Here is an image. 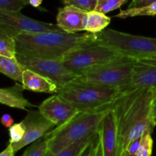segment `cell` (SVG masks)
Segmentation results:
<instances>
[{
  "mask_svg": "<svg viewBox=\"0 0 156 156\" xmlns=\"http://www.w3.org/2000/svg\"><path fill=\"white\" fill-rule=\"evenodd\" d=\"M156 91L134 88L123 91L111 105L118 130L120 154L127 146L145 133H152V101Z\"/></svg>",
  "mask_w": 156,
  "mask_h": 156,
  "instance_id": "cell-1",
  "label": "cell"
},
{
  "mask_svg": "<svg viewBox=\"0 0 156 156\" xmlns=\"http://www.w3.org/2000/svg\"><path fill=\"white\" fill-rule=\"evenodd\" d=\"M16 54L40 58L62 59L72 50L94 41L91 33L48 31L23 33L15 37Z\"/></svg>",
  "mask_w": 156,
  "mask_h": 156,
  "instance_id": "cell-2",
  "label": "cell"
},
{
  "mask_svg": "<svg viewBox=\"0 0 156 156\" xmlns=\"http://www.w3.org/2000/svg\"><path fill=\"white\" fill-rule=\"evenodd\" d=\"M123 92L118 88L73 80L59 87L56 94L79 112H90L109 108Z\"/></svg>",
  "mask_w": 156,
  "mask_h": 156,
  "instance_id": "cell-3",
  "label": "cell"
},
{
  "mask_svg": "<svg viewBox=\"0 0 156 156\" xmlns=\"http://www.w3.org/2000/svg\"><path fill=\"white\" fill-rule=\"evenodd\" d=\"M108 108L90 112H79L71 120L55 127L46 135L49 138L48 152L56 154L84 137L98 130L99 125Z\"/></svg>",
  "mask_w": 156,
  "mask_h": 156,
  "instance_id": "cell-4",
  "label": "cell"
},
{
  "mask_svg": "<svg viewBox=\"0 0 156 156\" xmlns=\"http://www.w3.org/2000/svg\"><path fill=\"white\" fill-rule=\"evenodd\" d=\"M137 60L128 56H120L117 59L100 66L88 70L78 76V82H88L101 86L128 91L132 82L134 66Z\"/></svg>",
  "mask_w": 156,
  "mask_h": 156,
  "instance_id": "cell-5",
  "label": "cell"
},
{
  "mask_svg": "<svg viewBox=\"0 0 156 156\" xmlns=\"http://www.w3.org/2000/svg\"><path fill=\"white\" fill-rule=\"evenodd\" d=\"M94 41L117 50L122 56L136 59L156 56V38L105 29L94 34Z\"/></svg>",
  "mask_w": 156,
  "mask_h": 156,
  "instance_id": "cell-6",
  "label": "cell"
},
{
  "mask_svg": "<svg viewBox=\"0 0 156 156\" xmlns=\"http://www.w3.org/2000/svg\"><path fill=\"white\" fill-rule=\"evenodd\" d=\"M120 56H123L111 47L92 41L72 50L64 55L62 61L69 71L78 76Z\"/></svg>",
  "mask_w": 156,
  "mask_h": 156,
  "instance_id": "cell-7",
  "label": "cell"
},
{
  "mask_svg": "<svg viewBox=\"0 0 156 156\" xmlns=\"http://www.w3.org/2000/svg\"><path fill=\"white\" fill-rule=\"evenodd\" d=\"M20 63L26 69L48 78L59 87L75 80L77 77L64 66L62 59L40 58L16 54Z\"/></svg>",
  "mask_w": 156,
  "mask_h": 156,
  "instance_id": "cell-8",
  "label": "cell"
},
{
  "mask_svg": "<svg viewBox=\"0 0 156 156\" xmlns=\"http://www.w3.org/2000/svg\"><path fill=\"white\" fill-rule=\"evenodd\" d=\"M0 30L13 37L23 33L63 31L56 24L37 21L18 11H0Z\"/></svg>",
  "mask_w": 156,
  "mask_h": 156,
  "instance_id": "cell-9",
  "label": "cell"
},
{
  "mask_svg": "<svg viewBox=\"0 0 156 156\" xmlns=\"http://www.w3.org/2000/svg\"><path fill=\"white\" fill-rule=\"evenodd\" d=\"M25 126V133L20 142L12 144L15 153L44 136L47 133L56 127L54 124L47 120L39 110L30 111L22 120Z\"/></svg>",
  "mask_w": 156,
  "mask_h": 156,
  "instance_id": "cell-10",
  "label": "cell"
},
{
  "mask_svg": "<svg viewBox=\"0 0 156 156\" xmlns=\"http://www.w3.org/2000/svg\"><path fill=\"white\" fill-rule=\"evenodd\" d=\"M38 110L56 127L63 126L79 112L73 105L56 94L44 100Z\"/></svg>",
  "mask_w": 156,
  "mask_h": 156,
  "instance_id": "cell-11",
  "label": "cell"
},
{
  "mask_svg": "<svg viewBox=\"0 0 156 156\" xmlns=\"http://www.w3.org/2000/svg\"><path fill=\"white\" fill-rule=\"evenodd\" d=\"M104 156H120V145L114 111L109 108L98 127Z\"/></svg>",
  "mask_w": 156,
  "mask_h": 156,
  "instance_id": "cell-12",
  "label": "cell"
},
{
  "mask_svg": "<svg viewBox=\"0 0 156 156\" xmlns=\"http://www.w3.org/2000/svg\"><path fill=\"white\" fill-rule=\"evenodd\" d=\"M88 12L74 5H65L58 10L56 24L66 33L85 30Z\"/></svg>",
  "mask_w": 156,
  "mask_h": 156,
  "instance_id": "cell-13",
  "label": "cell"
},
{
  "mask_svg": "<svg viewBox=\"0 0 156 156\" xmlns=\"http://www.w3.org/2000/svg\"><path fill=\"white\" fill-rule=\"evenodd\" d=\"M144 88L156 91V65L137 61L134 66L129 90Z\"/></svg>",
  "mask_w": 156,
  "mask_h": 156,
  "instance_id": "cell-14",
  "label": "cell"
},
{
  "mask_svg": "<svg viewBox=\"0 0 156 156\" xmlns=\"http://www.w3.org/2000/svg\"><path fill=\"white\" fill-rule=\"evenodd\" d=\"M22 84L24 90L39 93L56 94L59 86L48 78L26 69L23 72Z\"/></svg>",
  "mask_w": 156,
  "mask_h": 156,
  "instance_id": "cell-15",
  "label": "cell"
},
{
  "mask_svg": "<svg viewBox=\"0 0 156 156\" xmlns=\"http://www.w3.org/2000/svg\"><path fill=\"white\" fill-rule=\"evenodd\" d=\"M24 88L21 83H16L12 87L0 88V104L21 110L35 108L24 96Z\"/></svg>",
  "mask_w": 156,
  "mask_h": 156,
  "instance_id": "cell-16",
  "label": "cell"
},
{
  "mask_svg": "<svg viewBox=\"0 0 156 156\" xmlns=\"http://www.w3.org/2000/svg\"><path fill=\"white\" fill-rule=\"evenodd\" d=\"M25 69L15 57L0 55V73L19 83L22 82L23 72Z\"/></svg>",
  "mask_w": 156,
  "mask_h": 156,
  "instance_id": "cell-17",
  "label": "cell"
},
{
  "mask_svg": "<svg viewBox=\"0 0 156 156\" xmlns=\"http://www.w3.org/2000/svg\"><path fill=\"white\" fill-rule=\"evenodd\" d=\"M111 23V18L107 16L106 14L98 12L96 10L88 12L85 30L88 33L94 34L101 32Z\"/></svg>",
  "mask_w": 156,
  "mask_h": 156,
  "instance_id": "cell-18",
  "label": "cell"
},
{
  "mask_svg": "<svg viewBox=\"0 0 156 156\" xmlns=\"http://www.w3.org/2000/svg\"><path fill=\"white\" fill-rule=\"evenodd\" d=\"M97 133L98 132H96L94 133L90 134V135L84 137L83 139L79 140L72 146H69L68 148L63 149V150L56 154H51L48 152L47 156H79L81 152L85 149V147L88 144V143L94 139V137L95 136Z\"/></svg>",
  "mask_w": 156,
  "mask_h": 156,
  "instance_id": "cell-19",
  "label": "cell"
},
{
  "mask_svg": "<svg viewBox=\"0 0 156 156\" xmlns=\"http://www.w3.org/2000/svg\"><path fill=\"white\" fill-rule=\"evenodd\" d=\"M156 15V2L149 5L135 9H126L121 10L115 17L119 18H127L136 16H154Z\"/></svg>",
  "mask_w": 156,
  "mask_h": 156,
  "instance_id": "cell-20",
  "label": "cell"
},
{
  "mask_svg": "<svg viewBox=\"0 0 156 156\" xmlns=\"http://www.w3.org/2000/svg\"><path fill=\"white\" fill-rule=\"evenodd\" d=\"M49 149V138L47 135L31 143L21 156H47Z\"/></svg>",
  "mask_w": 156,
  "mask_h": 156,
  "instance_id": "cell-21",
  "label": "cell"
},
{
  "mask_svg": "<svg viewBox=\"0 0 156 156\" xmlns=\"http://www.w3.org/2000/svg\"><path fill=\"white\" fill-rule=\"evenodd\" d=\"M0 55L15 57L16 56V44L13 37L7 34L0 30Z\"/></svg>",
  "mask_w": 156,
  "mask_h": 156,
  "instance_id": "cell-22",
  "label": "cell"
},
{
  "mask_svg": "<svg viewBox=\"0 0 156 156\" xmlns=\"http://www.w3.org/2000/svg\"><path fill=\"white\" fill-rule=\"evenodd\" d=\"M127 0H97L94 10L104 14L109 13L121 7Z\"/></svg>",
  "mask_w": 156,
  "mask_h": 156,
  "instance_id": "cell-23",
  "label": "cell"
},
{
  "mask_svg": "<svg viewBox=\"0 0 156 156\" xmlns=\"http://www.w3.org/2000/svg\"><path fill=\"white\" fill-rule=\"evenodd\" d=\"M152 133H145L142 136L141 143L139 147L137 155L138 156H151L153 147V140L152 138Z\"/></svg>",
  "mask_w": 156,
  "mask_h": 156,
  "instance_id": "cell-24",
  "label": "cell"
},
{
  "mask_svg": "<svg viewBox=\"0 0 156 156\" xmlns=\"http://www.w3.org/2000/svg\"><path fill=\"white\" fill-rule=\"evenodd\" d=\"M9 143H18L22 140L25 133V126L22 121L18 123H14L10 128H9Z\"/></svg>",
  "mask_w": 156,
  "mask_h": 156,
  "instance_id": "cell-25",
  "label": "cell"
},
{
  "mask_svg": "<svg viewBox=\"0 0 156 156\" xmlns=\"http://www.w3.org/2000/svg\"><path fill=\"white\" fill-rule=\"evenodd\" d=\"M62 4L64 5H74L88 12L95 9L97 0H63Z\"/></svg>",
  "mask_w": 156,
  "mask_h": 156,
  "instance_id": "cell-26",
  "label": "cell"
},
{
  "mask_svg": "<svg viewBox=\"0 0 156 156\" xmlns=\"http://www.w3.org/2000/svg\"><path fill=\"white\" fill-rule=\"evenodd\" d=\"M27 5V3L21 0H0V11L21 12Z\"/></svg>",
  "mask_w": 156,
  "mask_h": 156,
  "instance_id": "cell-27",
  "label": "cell"
},
{
  "mask_svg": "<svg viewBox=\"0 0 156 156\" xmlns=\"http://www.w3.org/2000/svg\"><path fill=\"white\" fill-rule=\"evenodd\" d=\"M91 156H104L103 149H102L101 142L100 137H99L98 135V136L96 138L95 141H94Z\"/></svg>",
  "mask_w": 156,
  "mask_h": 156,
  "instance_id": "cell-28",
  "label": "cell"
},
{
  "mask_svg": "<svg viewBox=\"0 0 156 156\" xmlns=\"http://www.w3.org/2000/svg\"><path fill=\"white\" fill-rule=\"evenodd\" d=\"M156 0H132L130 4L128 6V9H135V8H141L149 5L155 2Z\"/></svg>",
  "mask_w": 156,
  "mask_h": 156,
  "instance_id": "cell-29",
  "label": "cell"
},
{
  "mask_svg": "<svg viewBox=\"0 0 156 156\" xmlns=\"http://www.w3.org/2000/svg\"><path fill=\"white\" fill-rule=\"evenodd\" d=\"M97 136H98V133L96 134V136L94 137V139L88 143V144L87 145V146L85 147V149L81 152V153L79 154V156H91L93 147H94V141H95Z\"/></svg>",
  "mask_w": 156,
  "mask_h": 156,
  "instance_id": "cell-30",
  "label": "cell"
},
{
  "mask_svg": "<svg viewBox=\"0 0 156 156\" xmlns=\"http://www.w3.org/2000/svg\"><path fill=\"white\" fill-rule=\"evenodd\" d=\"M0 123L5 128H10L14 124V120L9 114H5L0 118Z\"/></svg>",
  "mask_w": 156,
  "mask_h": 156,
  "instance_id": "cell-31",
  "label": "cell"
},
{
  "mask_svg": "<svg viewBox=\"0 0 156 156\" xmlns=\"http://www.w3.org/2000/svg\"><path fill=\"white\" fill-rule=\"evenodd\" d=\"M15 154L12 144L9 143L7 147L2 152H0V156H15Z\"/></svg>",
  "mask_w": 156,
  "mask_h": 156,
  "instance_id": "cell-32",
  "label": "cell"
},
{
  "mask_svg": "<svg viewBox=\"0 0 156 156\" xmlns=\"http://www.w3.org/2000/svg\"><path fill=\"white\" fill-rule=\"evenodd\" d=\"M152 121H153L155 126H156V94L154 97L153 101H152Z\"/></svg>",
  "mask_w": 156,
  "mask_h": 156,
  "instance_id": "cell-33",
  "label": "cell"
},
{
  "mask_svg": "<svg viewBox=\"0 0 156 156\" xmlns=\"http://www.w3.org/2000/svg\"><path fill=\"white\" fill-rule=\"evenodd\" d=\"M43 2V0H29L28 5L34 8H38Z\"/></svg>",
  "mask_w": 156,
  "mask_h": 156,
  "instance_id": "cell-34",
  "label": "cell"
},
{
  "mask_svg": "<svg viewBox=\"0 0 156 156\" xmlns=\"http://www.w3.org/2000/svg\"><path fill=\"white\" fill-rule=\"evenodd\" d=\"M120 156H138V155H137V154L131 155V154H129V153H127L126 152H125V151H123V152H121V154H120Z\"/></svg>",
  "mask_w": 156,
  "mask_h": 156,
  "instance_id": "cell-35",
  "label": "cell"
},
{
  "mask_svg": "<svg viewBox=\"0 0 156 156\" xmlns=\"http://www.w3.org/2000/svg\"><path fill=\"white\" fill-rule=\"evenodd\" d=\"M21 1L24 2H25V3H27V4L28 5V1H29V0H21Z\"/></svg>",
  "mask_w": 156,
  "mask_h": 156,
  "instance_id": "cell-36",
  "label": "cell"
},
{
  "mask_svg": "<svg viewBox=\"0 0 156 156\" xmlns=\"http://www.w3.org/2000/svg\"><path fill=\"white\" fill-rule=\"evenodd\" d=\"M61 2H63V0H61Z\"/></svg>",
  "mask_w": 156,
  "mask_h": 156,
  "instance_id": "cell-37",
  "label": "cell"
}]
</instances>
